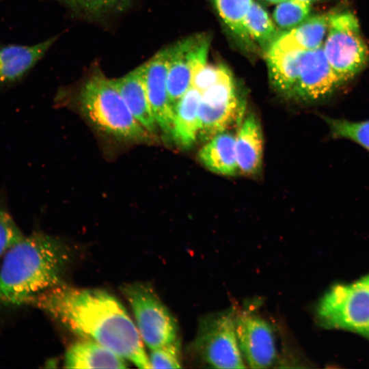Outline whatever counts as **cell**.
I'll list each match as a JSON object with an SVG mask.
<instances>
[{
    "mask_svg": "<svg viewBox=\"0 0 369 369\" xmlns=\"http://www.w3.org/2000/svg\"><path fill=\"white\" fill-rule=\"evenodd\" d=\"M34 305L83 339L96 342L140 368H151L135 324L108 292L59 284L33 297Z\"/></svg>",
    "mask_w": 369,
    "mask_h": 369,
    "instance_id": "6da1fadb",
    "label": "cell"
},
{
    "mask_svg": "<svg viewBox=\"0 0 369 369\" xmlns=\"http://www.w3.org/2000/svg\"><path fill=\"white\" fill-rule=\"evenodd\" d=\"M68 248L57 238L36 233L23 236L5 252L0 268V302L27 304L60 284L68 264Z\"/></svg>",
    "mask_w": 369,
    "mask_h": 369,
    "instance_id": "7a4b0ae2",
    "label": "cell"
},
{
    "mask_svg": "<svg viewBox=\"0 0 369 369\" xmlns=\"http://www.w3.org/2000/svg\"><path fill=\"white\" fill-rule=\"evenodd\" d=\"M80 108L98 130L118 139L142 141L151 135L136 120L115 85L101 72L91 75L79 94Z\"/></svg>",
    "mask_w": 369,
    "mask_h": 369,
    "instance_id": "3957f363",
    "label": "cell"
},
{
    "mask_svg": "<svg viewBox=\"0 0 369 369\" xmlns=\"http://www.w3.org/2000/svg\"><path fill=\"white\" fill-rule=\"evenodd\" d=\"M316 317L324 328L351 331L369 340V273L329 288L316 305Z\"/></svg>",
    "mask_w": 369,
    "mask_h": 369,
    "instance_id": "277c9868",
    "label": "cell"
},
{
    "mask_svg": "<svg viewBox=\"0 0 369 369\" xmlns=\"http://www.w3.org/2000/svg\"><path fill=\"white\" fill-rule=\"evenodd\" d=\"M322 47L328 62L344 81L359 72L368 61L357 18L349 12L331 14Z\"/></svg>",
    "mask_w": 369,
    "mask_h": 369,
    "instance_id": "5b68a950",
    "label": "cell"
},
{
    "mask_svg": "<svg viewBox=\"0 0 369 369\" xmlns=\"http://www.w3.org/2000/svg\"><path fill=\"white\" fill-rule=\"evenodd\" d=\"M123 293L133 312L142 341L150 349L177 338L176 321L150 285L133 283L123 287Z\"/></svg>",
    "mask_w": 369,
    "mask_h": 369,
    "instance_id": "8992f818",
    "label": "cell"
},
{
    "mask_svg": "<svg viewBox=\"0 0 369 369\" xmlns=\"http://www.w3.org/2000/svg\"><path fill=\"white\" fill-rule=\"evenodd\" d=\"M194 346L200 357L216 368H245L236 332L232 310L201 320Z\"/></svg>",
    "mask_w": 369,
    "mask_h": 369,
    "instance_id": "52a82bcc",
    "label": "cell"
},
{
    "mask_svg": "<svg viewBox=\"0 0 369 369\" xmlns=\"http://www.w3.org/2000/svg\"><path fill=\"white\" fill-rule=\"evenodd\" d=\"M210 40L205 35L186 38L171 46L167 86L174 109L178 100L191 87L195 72L206 64Z\"/></svg>",
    "mask_w": 369,
    "mask_h": 369,
    "instance_id": "ba28073f",
    "label": "cell"
},
{
    "mask_svg": "<svg viewBox=\"0 0 369 369\" xmlns=\"http://www.w3.org/2000/svg\"><path fill=\"white\" fill-rule=\"evenodd\" d=\"M238 342L249 368H267L277 357L275 340L270 325L260 316L241 313L235 315Z\"/></svg>",
    "mask_w": 369,
    "mask_h": 369,
    "instance_id": "9c48e42d",
    "label": "cell"
},
{
    "mask_svg": "<svg viewBox=\"0 0 369 369\" xmlns=\"http://www.w3.org/2000/svg\"><path fill=\"white\" fill-rule=\"evenodd\" d=\"M322 46L305 52L292 96L304 101H319L344 81L328 62Z\"/></svg>",
    "mask_w": 369,
    "mask_h": 369,
    "instance_id": "30bf717a",
    "label": "cell"
},
{
    "mask_svg": "<svg viewBox=\"0 0 369 369\" xmlns=\"http://www.w3.org/2000/svg\"><path fill=\"white\" fill-rule=\"evenodd\" d=\"M170 54L171 47H165L144 63V79L157 126L172 136L174 109L169 102L167 86Z\"/></svg>",
    "mask_w": 369,
    "mask_h": 369,
    "instance_id": "8fae6325",
    "label": "cell"
},
{
    "mask_svg": "<svg viewBox=\"0 0 369 369\" xmlns=\"http://www.w3.org/2000/svg\"><path fill=\"white\" fill-rule=\"evenodd\" d=\"M144 66L143 64L114 81L133 115L152 135L159 128L147 94Z\"/></svg>",
    "mask_w": 369,
    "mask_h": 369,
    "instance_id": "7c38bea8",
    "label": "cell"
},
{
    "mask_svg": "<svg viewBox=\"0 0 369 369\" xmlns=\"http://www.w3.org/2000/svg\"><path fill=\"white\" fill-rule=\"evenodd\" d=\"M56 40L50 38L33 45L0 47V85L16 81L27 74Z\"/></svg>",
    "mask_w": 369,
    "mask_h": 369,
    "instance_id": "4fadbf2b",
    "label": "cell"
},
{
    "mask_svg": "<svg viewBox=\"0 0 369 369\" xmlns=\"http://www.w3.org/2000/svg\"><path fill=\"white\" fill-rule=\"evenodd\" d=\"M238 172L252 176L258 174L262 164L264 140L262 128L254 115L243 120L235 136Z\"/></svg>",
    "mask_w": 369,
    "mask_h": 369,
    "instance_id": "5bb4252c",
    "label": "cell"
},
{
    "mask_svg": "<svg viewBox=\"0 0 369 369\" xmlns=\"http://www.w3.org/2000/svg\"><path fill=\"white\" fill-rule=\"evenodd\" d=\"M68 368H126L125 359L91 340L82 339L68 349L64 360Z\"/></svg>",
    "mask_w": 369,
    "mask_h": 369,
    "instance_id": "9a60e30c",
    "label": "cell"
},
{
    "mask_svg": "<svg viewBox=\"0 0 369 369\" xmlns=\"http://www.w3.org/2000/svg\"><path fill=\"white\" fill-rule=\"evenodd\" d=\"M331 14L307 18L297 27L281 33L272 44L281 49L309 51L321 47L325 39Z\"/></svg>",
    "mask_w": 369,
    "mask_h": 369,
    "instance_id": "2e32d148",
    "label": "cell"
},
{
    "mask_svg": "<svg viewBox=\"0 0 369 369\" xmlns=\"http://www.w3.org/2000/svg\"><path fill=\"white\" fill-rule=\"evenodd\" d=\"M305 52L275 46H271L266 52L270 79L277 90L292 96Z\"/></svg>",
    "mask_w": 369,
    "mask_h": 369,
    "instance_id": "e0dca14e",
    "label": "cell"
},
{
    "mask_svg": "<svg viewBox=\"0 0 369 369\" xmlns=\"http://www.w3.org/2000/svg\"><path fill=\"white\" fill-rule=\"evenodd\" d=\"M201 92L191 87L174 107L172 138L184 148H189L199 135V105Z\"/></svg>",
    "mask_w": 369,
    "mask_h": 369,
    "instance_id": "ac0fdd59",
    "label": "cell"
},
{
    "mask_svg": "<svg viewBox=\"0 0 369 369\" xmlns=\"http://www.w3.org/2000/svg\"><path fill=\"white\" fill-rule=\"evenodd\" d=\"M198 157L208 170L223 176L238 173L235 135L223 131L214 137L200 149Z\"/></svg>",
    "mask_w": 369,
    "mask_h": 369,
    "instance_id": "d6986e66",
    "label": "cell"
},
{
    "mask_svg": "<svg viewBox=\"0 0 369 369\" xmlns=\"http://www.w3.org/2000/svg\"><path fill=\"white\" fill-rule=\"evenodd\" d=\"M238 96L228 99H202L199 105V135L210 139L226 131L237 116Z\"/></svg>",
    "mask_w": 369,
    "mask_h": 369,
    "instance_id": "ffe728a7",
    "label": "cell"
},
{
    "mask_svg": "<svg viewBox=\"0 0 369 369\" xmlns=\"http://www.w3.org/2000/svg\"><path fill=\"white\" fill-rule=\"evenodd\" d=\"M245 25L251 40L256 42L266 52L281 35L267 12L256 1L247 14Z\"/></svg>",
    "mask_w": 369,
    "mask_h": 369,
    "instance_id": "44dd1931",
    "label": "cell"
},
{
    "mask_svg": "<svg viewBox=\"0 0 369 369\" xmlns=\"http://www.w3.org/2000/svg\"><path fill=\"white\" fill-rule=\"evenodd\" d=\"M217 10L227 27L238 39L250 44L245 25L247 14L254 0H214Z\"/></svg>",
    "mask_w": 369,
    "mask_h": 369,
    "instance_id": "7402d4cb",
    "label": "cell"
},
{
    "mask_svg": "<svg viewBox=\"0 0 369 369\" xmlns=\"http://www.w3.org/2000/svg\"><path fill=\"white\" fill-rule=\"evenodd\" d=\"M74 12L90 18H100L127 10L132 0H57Z\"/></svg>",
    "mask_w": 369,
    "mask_h": 369,
    "instance_id": "603a6c76",
    "label": "cell"
},
{
    "mask_svg": "<svg viewBox=\"0 0 369 369\" xmlns=\"http://www.w3.org/2000/svg\"><path fill=\"white\" fill-rule=\"evenodd\" d=\"M334 139L353 141L369 151V120L359 122L323 117Z\"/></svg>",
    "mask_w": 369,
    "mask_h": 369,
    "instance_id": "cb8c5ba5",
    "label": "cell"
},
{
    "mask_svg": "<svg viewBox=\"0 0 369 369\" xmlns=\"http://www.w3.org/2000/svg\"><path fill=\"white\" fill-rule=\"evenodd\" d=\"M310 5L298 0H283L275 7L273 17L281 29H291L304 21L310 14Z\"/></svg>",
    "mask_w": 369,
    "mask_h": 369,
    "instance_id": "d4e9b609",
    "label": "cell"
},
{
    "mask_svg": "<svg viewBox=\"0 0 369 369\" xmlns=\"http://www.w3.org/2000/svg\"><path fill=\"white\" fill-rule=\"evenodd\" d=\"M149 361L151 368H180L181 366L180 345L177 340L151 349Z\"/></svg>",
    "mask_w": 369,
    "mask_h": 369,
    "instance_id": "484cf974",
    "label": "cell"
},
{
    "mask_svg": "<svg viewBox=\"0 0 369 369\" xmlns=\"http://www.w3.org/2000/svg\"><path fill=\"white\" fill-rule=\"evenodd\" d=\"M22 237L12 218L0 208V257Z\"/></svg>",
    "mask_w": 369,
    "mask_h": 369,
    "instance_id": "4316f807",
    "label": "cell"
},
{
    "mask_svg": "<svg viewBox=\"0 0 369 369\" xmlns=\"http://www.w3.org/2000/svg\"><path fill=\"white\" fill-rule=\"evenodd\" d=\"M227 68L223 65H208L198 69L193 74L191 86L201 93L216 83Z\"/></svg>",
    "mask_w": 369,
    "mask_h": 369,
    "instance_id": "83f0119b",
    "label": "cell"
},
{
    "mask_svg": "<svg viewBox=\"0 0 369 369\" xmlns=\"http://www.w3.org/2000/svg\"><path fill=\"white\" fill-rule=\"evenodd\" d=\"M264 1L266 2V3H279L280 1H283V0H263Z\"/></svg>",
    "mask_w": 369,
    "mask_h": 369,
    "instance_id": "f1b7e54d",
    "label": "cell"
},
{
    "mask_svg": "<svg viewBox=\"0 0 369 369\" xmlns=\"http://www.w3.org/2000/svg\"><path fill=\"white\" fill-rule=\"evenodd\" d=\"M298 1L310 5L312 2H314L318 0H298Z\"/></svg>",
    "mask_w": 369,
    "mask_h": 369,
    "instance_id": "f546056e",
    "label": "cell"
}]
</instances>
